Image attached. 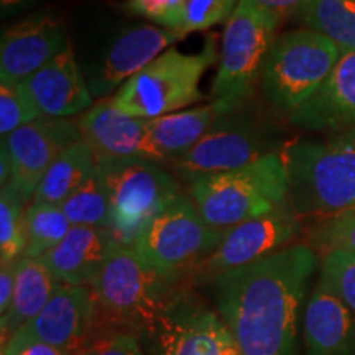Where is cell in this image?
I'll use <instances>...</instances> for the list:
<instances>
[{
  "instance_id": "6da1fadb",
  "label": "cell",
  "mask_w": 355,
  "mask_h": 355,
  "mask_svg": "<svg viewBox=\"0 0 355 355\" xmlns=\"http://www.w3.org/2000/svg\"><path fill=\"white\" fill-rule=\"evenodd\" d=\"M318 254L295 243L212 279L219 316L243 355H296L300 311Z\"/></svg>"
},
{
  "instance_id": "7a4b0ae2",
  "label": "cell",
  "mask_w": 355,
  "mask_h": 355,
  "mask_svg": "<svg viewBox=\"0 0 355 355\" xmlns=\"http://www.w3.org/2000/svg\"><path fill=\"white\" fill-rule=\"evenodd\" d=\"M288 204L300 220L322 222L355 207V128L283 146Z\"/></svg>"
},
{
  "instance_id": "3957f363",
  "label": "cell",
  "mask_w": 355,
  "mask_h": 355,
  "mask_svg": "<svg viewBox=\"0 0 355 355\" xmlns=\"http://www.w3.org/2000/svg\"><path fill=\"white\" fill-rule=\"evenodd\" d=\"M183 277L155 268L132 245L117 243L92 278L96 308L112 324L132 327L148 336L158 319L183 295Z\"/></svg>"
},
{
  "instance_id": "277c9868",
  "label": "cell",
  "mask_w": 355,
  "mask_h": 355,
  "mask_svg": "<svg viewBox=\"0 0 355 355\" xmlns=\"http://www.w3.org/2000/svg\"><path fill=\"white\" fill-rule=\"evenodd\" d=\"M189 198L207 225L227 232L235 225L288 206V181L279 153L239 170L199 178Z\"/></svg>"
},
{
  "instance_id": "5b68a950",
  "label": "cell",
  "mask_w": 355,
  "mask_h": 355,
  "mask_svg": "<svg viewBox=\"0 0 355 355\" xmlns=\"http://www.w3.org/2000/svg\"><path fill=\"white\" fill-rule=\"evenodd\" d=\"M282 19L254 0H239L222 33L219 69L212 83V104L219 114L245 107L261 78L265 60Z\"/></svg>"
},
{
  "instance_id": "8992f818",
  "label": "cell",
  "mask_w": 355,
  "mask_h": 355,
  "mask_svg": "<svg viewBox=\"0 0 355 355\" xmlns=\"http://www.w3.org/2000/svg\"><path fill=\"white\" fill-rule=\"evenodd\" d=\"M217 60L212 40L199 53L170 48L123 84L110 102L121 112L137 119H155L180 112L202 101L201 79Z\"/></svg>"
},
{
  "instance_id": "52a82bcc",
  "label": "cell",
  "mask_w": 355,
  "mask_h": 355,
  "mask_svg": "<svg viewBox=\"0 0 355 355\" xmlns=\"http://www.w3.org/2000/svg\"><path fill=\"white\" fill-rule=\"evenodd\" d=\"M343 53L336 43L309 28L286 32L275 38L261 69L265 99L291 114L321 89Z\"/></svg>"
},
{
  "instance_id": "ba28073f",
  "label": "cell",
  "mask_w": 355,
  "mask_h": 355,
  "mask_svg": "<svg viewBox=\"0 0 355 355\" xmlns=\"http://www.w3.org/2000/svg\"><path fill=\"white\" fill-rule=\"evenodd\" d=\"M110 204V230L122 245H133L155 216L181 196L180 184L157 162L141 158L97 163Z\"/></svg>"
},
{
  "instance_id": "9c48e42d",
  "label": "cell",
  "mask_w": 355,
  "mask_h": 355,
  "mask_svg": "<svg viewBox=\"0 0 355 355\" xmlns=\"http://www.w3.org/2000/svg\"><path fill=\"white\" fill-rule=\"evenodd\" d=\"M222 239L224 232L209 227L191 198L181 194L150 220L132 247L155 268L184 277L219 247Z\"/></svg>"
},
{
  "instance_id": "30bf717a",
  "label": "cell",
  "mask_w": 355,
  "mask_h": 355,
  "mask_svg": "<svg viewBox=\"0 0 355 355\" xmlns=\"http://www.w3.org/2000/svg\"><path fill=\"white\" fill-rule=\"evenodd\" d=\"M270 153L265 127L241 109L217 115L211 130L171 165L176 176L191 184L199 178L239 170Z\"/></svg>"
},
{
  "instance_id": "8fae6325",
  "label": "cell",
  "mask_w": 355,
  "mask_h": 355,
  "mask_svg": "<svg viewBox=\"0 0 355 355\" xmlns=\"http://www.w3.org/2000/svg\"><path fill=\"white\" fill-rule=\"evenodd\" d=\"M153 355H243L219 314L183 293L148 336Z\"/></svg>"
},
{
  "instance_id": "7c38bea8",
  "label": "cell",
  "mask_w": 355,
  "mask_h": 355,
  "mask_svg": "<svg viewBox=\"0 0 355 355\" xmlns=\"http://www.w3.org/2000/svg\"><path fill=\"white\" fill-rule=\"evenodd\" d=\"M300 234L301 220L288 204L227 230L219 247L194 272L202 278L214 279L222 273L255 263L290 247Z\"/></svg>"
},
{
  "instance_id": "4fadbf2b",
  "label": "cell",
  "mask_w": 355,
  "mask_h": 355,
  "mask_svg": "<svg viewBox=\"0 0 355 355\" xmlns=\"http://www.w3.org/2000/svg\"><path fill=\"white\" fill-rule=\"evenodd\" d=\"M83 140L78 121L43 119L17 128L6 141L12 163V183L26 202L32 201L40 181L69 146Z\"/></svg>"
},
{
  "instance_id": "5bb4252c",
  "label": "cell",
  "mask_w": 355,
  "mask_h": 355,
  "mask_svg": "<svg viewBox=\"0 0 355 355\" xmlns=\"http://www.w3.org/2000/svg\"><path fill=\"white\" fill-rule=\"evenodd\" d=\"M64 24L55 12H35L3 30L0 84L17 86L68 46Z\"/></svg>"
},
{
  "instance_id": "9a60e30c",
  "label": "cell",
  "mask_w": 355,
  "mask_h": 355,
  "mask_svg": "<svg viewBox=\"0 0 355 355\" xmlns=\"http://www.w3.org/2000/svg\"><path fill=\"white\" fill-rule=\"evenodd\" d=\"M96 303L87 286L60 285L32 321L15 332V337L40 340L73 354L86 343L96 321Z\"/></svg>"
},
{
  "instance_id": "2e32d148",
  "label": "cell",
  "mask_w": 355,
  "mask_h": 355,
  "mask_svg": "<svg viewBox=\"0 0 355 355\" xmlns=\"http://www.w3.org/2000/svg\"><path fill=\"white\" fill-rule=\"evenodd\" d=\"M148 119H137L115 109L110 99L97 102L78 119L83 141H86L96 163L109 159L141 158L163 163L146 130Z\"/></svg>"
},
{
  "instance_id": "e0dca14e",
  "label": "cell",
  "mask_w": 355,
  "mask_h": 355,
  "mask_svg": "<svg viewBox=\"0 0 355 355\" xmlns=\"http://www.w3.org/2000/svg\"><path fill=\"white\" fill-rule=\"evenodd\" d=\"M180 35L155 25H135L123 30L110 43L97 69L91 74L89 89L92 97L104 101L139 74L153 60L178 42Z\"/></svg>"
},
{
  "instance_id": "ac0fdd59",
  "label": "cell",
  "mask_w": 355,
  "mask_h": 355,
  "mask_svg": "<svg viewBox=\"0 0 355 355\" xmlns=\"http://www.w3.org/2000/svg\"><path fill=\"white\" fill-rule=\"evenodd\" d=\"M42 119H68L87 112L92 97L71 44L19 84Z\"/></svg>"
},
{
  "instance_id": "d6986e66",
  "label": "cell",
  "mask_w": 355,
  "mask_h": 355,
  "mask_svg": "<svg viewBox=\"0 0 355 355\" xmlns=\"http://www.w3.org/2000/svg\"><path fill=\"white\" fill-rule=\"evenodd\" d=\"M290 123L331 135L355 128V51L340 56L316 94L290 114Z\"/></svg>"
},
{
  "instance_id": "ffe728a7",
  "label": "cell",
  "mask_w": 355,
  "mask_h": 355,
  "mask_svg": "<svg viewBox=\"0 0 355 355\" xmlns=\"http://www.w3.org/2000/svg\"><path fill=\"white\" fill-rule=\"evenodd\" d=\"M304 355H355V316L319 278L304 309Z\"/></svg>"
},
{
  "instance_id": "44dd1931",
  "label": "cell",
  "mask_w": 355,
  "mask_h": 355,
  "mask_svg": "<svg viewBox=\"0 0 355 355\" xmlns=\"http://www.w3.org/2000/svg\"><path fill=\"white\" fill-rule=\"evenodd\" d=\"M117 243L112 230L107 227L73 225L63 241L42 260L58 283L89 286Z\"/></svg>"
},
{
  "instance_id": "7402d4cb",
  "label": "cell",
  "mask_w": 355,
  "mask_h": 355,
  "mask_svg": "<svg viewBox=\"0 0 355 355\" xmlns=\"http://www.w3.org/2000/svg\"><path fill=\"white\" fill-rule=\"evenodd\" d=\"M58 285L60 283L42 259L21 257L17 266L10 309L2 318V344L37 316L50 301Z\"/></svg>"
},
{
  "instance_id": "603a6c76",
  "label": "cell",
  "mask_w": 355,
  "mask_h": 355,
  "mask_svg": "<svg viewBox=\"0 0 355 355\" xmlns=\"http://www.w3.org/2000/svg\"><path fill=\"white\" fill-rule=\"evenodd\" d=\"M217 115L216 105L207 104L201 107L180 110L162 117L148 119L146 130L148 137L165 162H173L189 152L199 140L211 130Z\"/></svg>"
},
{
  "instance_id": "cb8c5ba5",
  "label": "cell",
  "mask_w": 355,
  "mask_h": 355,
  "mask_svg": "<svg viewBox=\"0 0 355 355\" xmlns=\"http://www.w3.org/2000/svg\"><path fill=\"white\" fill-rule=\"evenodd\" d=\"M97 163L86 141L69 146L44 173L35 191L33 202H46L61 206L66 198L76 191L87 176L96 170Z\"/></svg>"
},
{
  "instance_id": "d4e9b609",
  "label": "cell",
  "mask_w": 355,
  "mask_h": 355,
  "mask_svg": "<svg viewBox=\"0 0 355 355\" xmlns=\"http://www.w3.org/2000/svg\"><path fill=\"white\" fill-rule=\"evenodd\" d=\"M296 17L304 28L332 40L343 55L355 51V0H308Z\"/></svg>"
},
{
  "instance_id": "484cf974",
  "label": "cell",
  "mask_w": 355,
  "mask_h": 355,
  "mask_svg": "<svg viewBox=\"0 0 355 355\" xmlns=\"http://www.w3.org/2000/svg\"><path fill=\"white\" fill-rule=\"evenodd\" d=\"M24 227L26 241L24 257L42 259L63 241L73 225L60 206L32 201L25 209Z\"/></svg>"
},
{
  "instance_id": "4316f807",
  "label": "cell",
  "mask_w": 355,
  "mask_h": 355,
  "mask_svg": "<svg viewBox=\"0 0 355 355\" xmlns=\"http://www.w3.org/2000/svg\"><path fill=\"white\" fill-rule=\"evenodd\" d=\"M71 225L79 227H110V204L104 180L99 170L87 176V180L61 204Z\"/></svg>"
},
{
  "instance_id": "83f0119b",
  "label": "cell",
  "mask_w": 355,
  "mask_h": 355,
  "mask_svg": "<svg viewBox=\"0 0 355 355\" xmlns=\"http://www.w3.org/2000/svg\"><path fill=\"white\" fill-rule=\"evenodd\" d=\"M25 199L13 184H7L0 193V261L19 260L25 254Z\"/></svg>"
},
{
  "instance_id": "f1b7e54d",
  "label": "cell",
  "mask_w": 355,
  "mask_h": 355,
  "mask_svg": "<svg viewBox=\"0 0 355 355\" xmlns=\"http://www.w3.org/2000/svg\"><path fill=\"white\" fill-rule=\"evenodd\" d=\"M239 0H183L171 32L186 37L193 32H204L211 26L230 19Z\"/></svg>"
},
{
  "instance_id": "f546056e",
  "label": "cell",
  "mask_w": 355,
  "mask_h": 355,
  "mask_svg": "<svg viewBox=\"0 0 355 355\" xmlns=\"http://www.w3.org/2000/svg\"><path fill=\"white\" fill-rule=\"evenodd\" d=\"M321 279L355 316V254L345 250L322 254Z\"/></svg>"
},
{
  "instance_id": "4dcf8cb0",
  "label": "cell",
  "mask_w": 355,
  "mask_h": 355,
  "mask_svg": "<svg viewBox=\"0 0 355 355\" xmlns=\"http://www.w3.org/2000/svg\"><path fill=\"white\" fill-rule=\"evenodd\" d=\"M308 245L313 250L326 252L345 250L355 254V207L340 212L331 219L318 222L309 232Z\"/></svg>"
},
{
  "instance_id": "1f68e13d",
  "label": "cell",
  "mask_w": 355,
  "mask_h": 355,
  "mask_svg": "<svg viewBox=\"0 0 355 355\" xmlns=\"http://www.w3.org/2000/svg\"><path fill=\"white\" fill-rule=\"evenodd\" d=\"M43 121L37 109L30 104L24 91L17 86L0 84V135L7 139L17 128Z\"/></svg>"
},
{
  "instance_id": "d6a6232c",
  "label": "cell",
  "mask_w": 355,
  "mask_h": 355,
  "mask_svg": "<svg viewBox=\"0 0 355 355\" xmlns=\"http://www.w3.org/2000/svg\"><path fill=\"white\" fill-rule=\"evenodd\" d=\"M183 0H127L123 8L133 15L144 17L163 28L173 30Z\"/></svg>"
},
{
  "instance_id": "836d02e7",
  "label": "cell",
  "mask_w": 355,
  "mask_h": 355,
  "mask_svg": "<svg viewBox=\"0 0 355 355\" xmlns=\"http://www.w3.org/2000/svg\"><path fill=\"white\" fill-rule=\"evenodd\" d=\"M79 355H145L139 336L133 332H114L84 345Z\"/></svg>"
},
{
  "instance_id": "e575fe53",
  "label": "cell",
  "mask_w": 355,
  "mask_h": 355,
  "mask_svg": "<svg viewBox=\"0 0 355 355\" xmlns=\"http://www.w3.org/2000/svg\"><path fill=\"white\" fill-rule=\"evenodd\" d=\"M2 349L8 350L12 355H73L66 350L40 343V340L19 339L15 336H12L6 344H2Z\"/></svg>"
},
{
  "instance_id": "d590c367",
  "label": "cell",
  "mask_w": 355,
  "mask_h": 355,
  "mask_svg": "<svg viewBox=\"0 0 355 355\" xmlns=\"http://www.w3.org/2000/svg\"><path fill=\"white\" fill-rule=\"evenodd\" d=\"M19 260L2 263V268H0V318L6 316L8 309H10L13 291H15V277Z\"/></svg>"
},
{
  "instance_id": "8d00e7d4",
  "label": "cell",
  "mask_w": 355,
  "mask_h": 355,
  "mask_svg": "<svg viewBox=\"0 0 355 355\" xmlns=\"http://www.w3.org/2000/svg\"><path fill=\"white\" fill-rule=\"evenodd\" d=\"M254 2L266 8V10L273 12L275 15H278L283 20L285 17L293 15V13L296 15L308 0H254Z\"/></svg>"
},
{
  "instance_id": "74e56055",
  "label": "cell",
  "mask_w": 355,
  "mask_h": 355,
  "mask_svg": "<svg viewBox=\"0 0 355 355\" xmlns=\"http://www.w3.org/2000/svg\"><path fill=\"white\" fill-rule=\"evenodd\" d=\"M12 183V163L10 157H8V150L6 141L0 145V184L7 186Z\"/></svg>"
},
{
  "instance_id": "f35d334b",
  "label": "cell",
  "mask_w": 355,
  "mask_h": 355,
  "mask_svg": "<svg viewBox=\"0 0 355 355\" xmlns=\"http://www.w3.org/2000/svg\"><path fill=\"white\" fill-rule=\"evenodd\" d=\"M37 2L38 0H0V12H2V17L6 19V17L19 13L24 8L32 7Z\"/></svg>"
},
{
  "instance_id": "ab89813d",
  "label": "cell",
  "mask_w": 355,
  "mask_h": 355,
  "mask_svg": "<svg viewBox=\"0 0 355 355\" xmlns=\"http://www.w3.org/2000/svg\"><path fill=\"white\" fill-rule=\"evenodd\" d=\"M2 355H12L10 352H8V350H6V349H2Z\"/></svg>"
}]
</instances>
